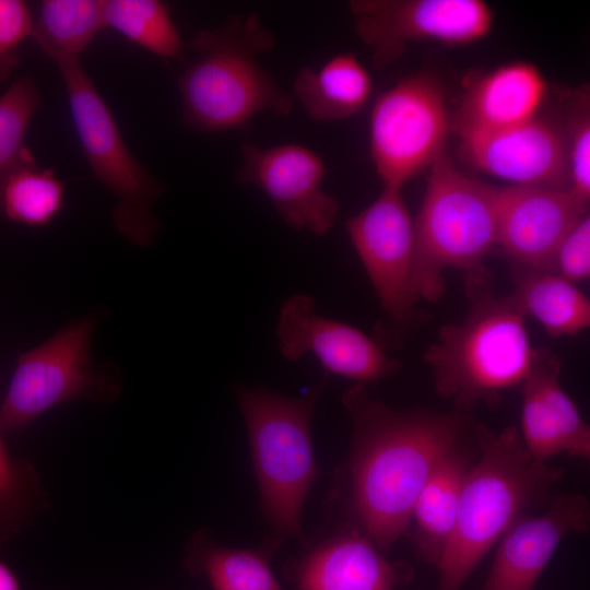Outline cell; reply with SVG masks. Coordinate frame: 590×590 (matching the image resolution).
<instances>
[{"label": "cell", "instance_id": "cell-1", "mask_svg": "<svg viewBox=\"0 0 590 590\" xmlns=\"http://www.w3.org/2000/svg\"><path fill=\"white\" fill-rule=\"evenodd\" d=\"M342 404L353 426L350 509L356 530L384 553L406 534L417 495L470 417L456 410H394L370 397L364 384L350 387Z\"/></svg>", "mask_w": 590, "mask_h": 590}, {"label": "cell", "instance_id": "cell-2", "mask_svg": "<svg viewBox=\"0 0 590 590\" xmlns=\"http://www.w3.org/2000/svg\"><path fill=\"white\" fill-rule=\"evenodd\" d=\"M481 456L465 475L453 531L437 564L436 590H459L507 529L542 506L563 471L529 455L515 426H474Z\"/></svg>", "mask_w": 590, "mask_h": 590}, {"label": "cell", "instance_id": "cell-3", "mask_svg": "<svg viewBox=\"0 0 590 590\" xmlns=\"http://www.w3.org/2000/svg\"><path fill=\"white\" fill-rule=\"evenodd\" d=\"M274 45L257 13L199 30L189 45L196 58L178 80L182 125L212 134L243 129L262 111L288 116L293 97L258 61Z\"/></svg>", "mask_w": 590, "mask_h": 590}, {"label": "cell", "instance_id": "cell-4", "mask_svg": "<svg viewBox=\"0 0 590 590\" xmlns=\"http://www.w3.org/2000/svg\"><path fill=\"white\" fill-rule=\"evenodd\" d=\"M322 391V384L298 397L263 387L234 389L248 434L260 509L269 526L262 551L267 555L288 539L308 545L302 517L306 499L320 476L311 422Z\"/></svg>", "mask_w": 590, "mask_h": 590}, {"label": "cell", "instance_id": "cell-5", "mask_svg": "<svg viewBox=\"0 0 590 590\" xmlns=\"http://www.w3.org/2000/svg\"><path fill=\"white\" fill-rule=\"evenodd\" d=\"M471 307L461 322L444 324L424 353L436 392L469 414L497 405L500 393L520 386L532 363L526 316L511 296H495L492 283L465 291Z\"/></svg>", "mask_w": 590, "mask_h": 590}, {"label": "cell", "instance_id": "cell-6", "mask_svg": "<svg viewBox=\"0 0 590 590\" xmlns=\"http://www.w3.org/2000/svg\"><path fill=\"white\" fill-rule=\"evenodd\" d=\"M497 187L460 172L444 154L430 167L414 217L412 287L414 297L441 299L444 272H464L465 287L491 281L484 264L495 248Z\"/></svg>", "mask_w": 590, "mask_h": 590}, {"label": "cell", "instance_id": "cell-7", "mask_svg": "<svg viewBox=\"0 0 590 590\" xmlns=\"http://www.w3.org/2000/svg\"><path fill=\"white\" fill-rule=\"evenodd\" d=\"M84 157L96 179L115 197L117 231L138 246H149L160 223L153 205L165 186L135 158L120 128L80 60L56 64Z\"/></svg>", "mask_w": 590, "mask_h": 590}, {"label": "cell", "instance_id": "cell-8", "mask_svg": "<svg viewBox=\"0 0 590 590\" xmlns=\"http://www.w3.org/2000/svg\"><path fill=\"white\" fill-rule=\"evenodd\" d=\"M95 324L93 316L82 317L20 354L0 406L1 430L22 432L62 403H109L118 398V375L91 356Z\"/></svg>", "mask_w": 590, "mask_h": 590}, {"label": "cell", "instance_id": "cell-9", "mask_svg": "<svg viewBox=\"0 0 590 590\" xmlns=\"http://www.w3.org/2000/svg\"><path fill=\"white\" fill-rule=\"evenodd\" d=\"M451 120L442 82L409 75L381 93L369 118V155L385 187L404 184L445 154Z\"/></svg>", "mask_w": 590, "mask_h": 590}, {"label": "cell", "instance_id": "cell-10", "mask_svg": "<svg viewBox=\"0 0 590 590\" xmlns=\"http://www.w3.org/2000/svg\"><path fill=\"white\" fill-rule=\"evenodd\" d=\"M349 8L377 68L392 64L415 42L474 44L494 23L492 8L482 0H352Z\"/></svg>", "mask_w": 590, "mask_h": 590}, {"label": "cell", "instance_id": "cell-11", "mask_svg": "<svg viewBox=\"0 0 590 590\" xmlns=\"http://www.w3.org/2000/svg\"><path fill=\"white\" fill-rule=\"evenodd\" d=\"M345 227L388 322L410 323L417 303L412 287L414 217L402 189L384 186L367 208L346 220Z\"/></svg>", "mask_w": 590, "mask_h": 590}, {"label": "cell", "instance_id": "cell-12", "mask_svg": "<svg viewBox=\"0 0 590 590\" xmlns=\"http://www.w3.org/2000/svg\"><path fill=\"white\" fill-rule=\"evenodd\" d=\"M241 154L236 180L259 188L288 227L316 236L333 227L340 205L322 189L327 167L317 152L298 143H243Z\"/></svg>", "mask_w": 590, "mask_h": 590}, {"label": "cell", "instance_id": "cell-13", "mask_svg": "<svg viewBox=\"0 0 590 590\" xmlns=\"http://www.w3.org/2000/svg\"><path fill=\"white\" fill-rule=\"evenodd\" d=\"M276 334L279 351L286 359L296 362L310 353L327 373L356 384L377 382L402 368L400 361L358 328L319 315L307 294L286 298Z\"/></svg>", "mask_w": 590, "mask_h": 590}, {"label": "cell", "instance_id": "cell-14", "mask_svg": "<svg viewBox=\"0 0 590 590\" xmlns=\"http://www.w3.org/2000/svg\"><path fill=\"white\" fill-rule=\"evenodd\" d=\"M460 155L471 167L512 186L569 190L563 126L540 115L510 128L460 135Z\"/></svg>", "mask_w": 590, "mask_h": 590}, {"label": "cell", "instance_id": "cell-15", "mask_svg": "<svg viewBox=\"0 0 590 590\" xmlns=\"http://www.w3.org/2000/svg\"><path fill=\"white\" fill-rule=\"evenodd\" d=\"M588 209L567 189L497 187L495 247L514 263L552 272L556 249Z\"/></svg>", "mask_w": 590, "mask_h": 590}, {"label": "cell", "instance_id": "cell-16", "mask_svg": "<svg viewBox=\"0 0 590 590\" xmlns=\"http://www.w3.org/2000/svg\"><path fill=\"white\" fill-rule=\"evenodd\" d=\"M590 508L581 494L547 498L542 511L521 515L499 539L483 590H531L563 538L589 529Z\"/></svg>", "mask_w": 590, "mask_h": 590}, {"label": "cell", "instance_id": "cell-17", "mask_svg": "<svg viewBox=\"0 0 590 590\" xmlns=\"http://www.w3.org/2000/svg\"><path fill=\"white\" fill-rule=\"evenodd\" d=\"M560 367L557 353L538 347L520 385V436L529 455L540 462L562 453L590 456V427L560 385Z\"/></svg>", "mask_w": 590, "mask_h": 590}, {"label": "cell", "instance_id": "cell-18", "mask_svg": "<svg viewBox=\"0 0 590 590\" xmlns=\"http://www.w3.org/2000/svg\"><path fill=\"white\" fill-rule=\"evenodd\" d=\"M546 94L535 64L509 62L470 79L451 126L459 137L510 128L540 115Z\"/></svg>", "mask_w": 590, "mask_h": 590}, {"label": "cell", "instance_id": "cell-19", "mask_svg": "<svg viewBox=\"0 0 590 590\" xmlns=\"http://www.w3.org/2000/svg\"><path fill=\"white\" fill-rule=\"evenodd\" d=\"M298 590H393L411 576L357 530L337 534L309 550L293 567Z\"/></svg>", "mask_w": 590, "mask_h": 590}, {"label": "cell", "instance_id": "cell-20", "mask_svg": "<svg viewBox=\"0 0 590 590\" xmlns=\"http://www.w3.org/2000/svg\"><path fill=\"white\" fill-rule=\"evenodd\" d=\"M469 470L456 447L435 467L413 505L406 534L420 558L438 564L455 528Z\"/></svg>", "mask_w": 590, "mask_h": 590}, {"label": "cell", "instance_id": "cell-21", "mask_svg": "<svg viewBox=\"0 0 590 590\" xmlns=\"http://www.w3.org/2000/svg\"><path fill=\"white\" fill-rule=\"evenodd\" d=\"M371 88L368 70L352 52L332 56L319 69L300 68L293 83L295 97L318 122L356 115L369 99Z\"/></svg>", "mask_w": 590, "mask_h": 590}, {"label": "cell", "instance_id": "cell-22", "mask_svg": "<svg viewBox=\"0 0 590 590\" xmlns=\"http://www.w3.org/2000/svg\"><path fill=\"white\" fill-rule=\"evenodd\" d=\"M510 295L524 316L536 319L557 339L577 335L590 324V300L576 285L556 273L511 266Z\"/></svg>", "mask_w": 590, "mask_h": 590}, {"label": "cell", "instance_id": "cell-23", "mask_svg": "<svg viewBox=\"0 0 590 590\" xmlns=\"http://www.w3.org/2000/svg\"><path fill=\"white\" fill-rule=\"evenodd\" d=\"M103 30V0H44L33 14L31 38L57 64L80 60Z\"/></svg>", "mask_w": 590, "mask_h": 590}, {"label": "cell", "instance_id": "cell-24", "mask_svg": "<svg viewBox=\"0 0 590 590\" xmlns=\"http://www.w3.org/2000/svg\"><path fill=\"white\" fill-rule=\"evenodd\" d=\"M186 550L187 568L203 575L213 590H283L264 552L223 546L206 531L193 533Z\"/></svg>", "mask_w": 590, "mask_h": 590}, {"label": "cell", "instance_id": "cell-25", "mask_svg": "<svg viewBox=\"0 0 590 590\" xmlns=\"http://www.w3.org/2000/svg\"><path fill=\"white\" fill-rule=\"evenodd\" d=\"M63 194V181L38 165L30 150L1 184L0 215L31 227L47 226L62 210Z\"/></svg>", "mask_w": 590, "mask_h": 590}, {"label": "cell", "instance_id": "cell-26", "mask_svg": "<svg viewBox=\"0 0 590 590\" xmlns=\"http://www.w3.org/2000/svg\"><path fill=\"white\" fill-rule=\"evenodd\" d=\"M105 28L109 27L164 60L182 56L186 44L161 0H103Z\"/></svg>", "mask_w": 590, "mask_h": 590}, {"label": "cell", "instance_id": "cell-27", "mask_svg": "<svg viewBox=\"0 0 590 590\" xmlns=\"http://www.w3.org/2000/svg\"><path fill=\"white\" fill-rule=\"evenodd\" d=\"M49 505L37 470L13 456L0 433V546L36 523Z\"/></svg>", "mask_w": 590, "mask_h": 590}, {"label": "cell", "instance_id": "cell-28", "mask_svg": "<svg viewBox=\"0 0 590 590\" xmlns=\"http://www.w3.org/2000/svg\"><path fill=\"white\" fill-rule=\"evenodd\" d=\"M40 103L38 85L30 76L14 81L0 95V187L30 151L24 140Z\"/></svg>", "mask_w": 590, "mask_h": 590}, {"label": "cell", "instance_id": "cell-29", "mask_svg": "<svg viewBox=\"0 0 590 590\" xmlns=\"http://www.w3.org/2000/svg\"><path fill=\"white\" fill-rule=\"evenodd\" d=\"M565 125L563 126L568 165L569 191L589 205L590 200V97L589 88L582 85L568 98Z\"/></svg>", "mask_w": 590, "mask_h": 590}, {"label": "cell", "instance_id": "cell-30", "mask_svg": "<svg viewBox=\"0 0 590 590\" xmlns=\"http://www.w3.org/2000/svg\"><path fill=\"white\" fill-rule=\"evenodd\" d=\"M33 14L22 0H0V83L20 64L19 49L32 36Z\"/></svg>", "mask_w": 590, "mask_h": 590}, {"label": "cell", "instance_id": "cell-31", "mask_svg": "<svg viewBox=\"0 0 590 590\" xmlns=\"http://www.w3.org/2000/svg\"><path fill=\"white\" fill-rule=\"evenodd\" d=\"M552 272L577 283L590 276V216L585 214L556 249Z\"/></svg>", "mask_w": 590, "mask_h": 590}, {"label": "cell", "instance_id": "cell-32", "mask_svg": "<svg viewBox=\"0 0 590 590\" xmlns=\"http://www.w3.org/2000/svg\"><path fill=\"white\" fill-rule=\"evenodd\" d=\"M0 590H20L13 571L0 559Z\"/></svg>", "mask_w": 590, "mask_h": 590}]
</instances>
